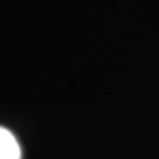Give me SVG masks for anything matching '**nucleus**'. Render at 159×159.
<instances>
[{"label": "nucleus", "instance_id": "nucleus-1", "mask_svg": "<svg viewBox=\"0 0 159 159\" xmlns=\"http://www.w3.org/2000/svg\"><path fill=\"white\" fill-rule=\"evenodd\" d=\"M0 159H21L18 140L6 127H0Z\"/></svg>", "mask_w": 159, "mask_h": 159}]
</instances>
